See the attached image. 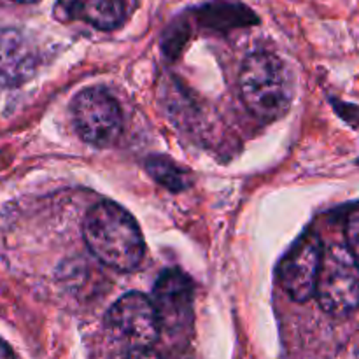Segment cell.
I'll use <instances>...</instances> for the list:
<instances>
[{"label": "cell", "mask_w": 359, "mask_h": 359, "mask_svg": "<svg viewBox=\"0 0 359 359\" xmlns=\"http://www.w3.org/2000/svg\"><path fill=\"white\" fill-rule=\"evenodd\" d=\"M321 238L309 231L297 241L279 266V280L283 290L294 302H305L316 294L319 266L323 258Z\"/></svg>", "instance_id": "8992f818"}, {"label": "cell", "mask_w": 359, "mask_h": 359, "mask_svg": "<svg viewBox=\"0 0 359 359\" xmlns=\"http://www.w3.org/2000/svg\"><path fill=\"white\" fill-rule=\"evenodd\" d=\"M316 297L323 311L335 318L359 307V262L349 245L333 244L323 251Z\"/></svg>", "instance_id": "3957f363"}, {"label": "cell", "mask_w": 359, "mask_h": 359, "mask_svg": "<svg viewBox=\"0 0 359 359\" xmlns=\"http://www.w3.org/2000/svg\"><path fill=\"white\" fill-rule=\"evenodd\" d=\"M346 238H347V245H349V249L359 259V209L353 210L349 219H347Z\"/></svg>", "instance_id": "8fae6325"}, {"label": "cell", "mask_w": 359, "mask_h": 359, "mask_svg": "<svg viewBox=\"0 0 359 359\" xmlns=\"http://www.w3.org/2000/svg\"><path fill=\"white\" fill-rule=\"evenodd\" d=\"M146 168L161 186H165V188L174 193L182 191L189 184V175L186 174L184 168L179 167L174 160L167 156L149 158Z\"/></svg>", "instance_id": "30bf717a"}, {"label": "cell", "mask_w": 359, "mask_h": 359, "mask_svg": "<svg viewBox=\"0 0 359 359\" xmlns=\"http://www.w3.org/2000/svg\"><path fill=\"white\" fill-rule=\"evenodd\" d=\"M84 241L88 249L104 265L116 272H133L142 263V233L135 219L114 202L91 207L84 217Z\"/></svg>", "instance_id": "6da1fadb"}, {"label": "cell", "mask_w": 359, "mask_h": 359, "mask_svg": "<svg viewBox=\"0 0 359 359\" xmlns=\"http://www.w3.org/2000/svg\"><path fill=\"white\" fill-rule=\"evenodd\" d=\"M72 118L81 139L91 146H109L121 132L119 104L102 88H86L74 97Z\"/></svg>", "instance_id": "5b68a950"}, {"label": "cell", "mask_w": 359, "mask_h": 359, "mask_svg": "<svg viewBox=\"0 0 359 359\" xmlns=\"http://www.w3.org/2000/svg\"><path fill=\"white\" fill-rule=\"evenodd\" d=\"M238 88L245 107L262 121L283 118L293 102V76L273 53L249 55L238 74Z\"/></svg>", "instance_id": "7a4b0ae2"}, {"label": "cell", "mask_w": 359, "mask_h": 359, "mask_svg": "<svg viewBox=\"0 0 359 359\" xmlns=\"http://www.w3.org/2000/svg\"><path fill=\"white\" fill-rule=\"evenodd\" d=\"M11 2H18V4H34V2H39V0H11Z\"/></svg>", "instance_id": "4fadbf2b"}, {"label": "cell", "mask_w": 359, "mask_h": 359, "mask_svg": "<svg viewBox=\"0 0 359 359\" xmlns=\"http://www.w3.org/2000/svg\"><path fill=\"white\" fill-rule=\"evenodd\" d=\"M153 304L161 323V332L170 335L184 332L193 319V284L181 270H165L154 286Z\"/></svg>", "instance_id": "52a82bcc"}, {"label": "cell", "mask_w": 359, "mask_h": 359, "mask_svg": "<svg viewBox=\"0 0 359 359\" xmlns=\"http://www.w3.org/2000/svg\"><path fill=\"white\" fill-rule=\"evenodd\" d=\"M37 67L34 42L18 28H0V86H21L34 77Z\"/></svg>", "instance_id": "ba28073f"}, {"label": "cell", "mask_w": 359, "mask_h": 359, "mask_svg": "<svg viewBox=\"0 0 359 359\" xmlns=\"http://www.w3.org/2000/svg\"><path fill=\"white\" fill-rule=\"evenodd\" d=\"M125 0H58V11L72 21L97 30H114L125 20Z\"/></svg>", "instance_id": "9c48e42d"}, {"label": "cell", "mask_w": 359, "mask_h": 359, "mask_svg": "<svg viewBox=\"0 0 359 359\" xmlns=\"http://www.w3.org/2000/svg\"><path fill=\"white\" fill-rule=\"evenodd\" d=\"M109 335L130 353L151 349L161 335V323L153 302L142 293L119 298L105 318Z\"/></svg>", "instance_id": "277c9868"}, {"label": "cell", "mask_w": 359, "mask_h": 359, "mask_svg": "<svg viewBox=\"0 0 359 359\" xmlns=\"http://www.w3.org/2000/svg\"><path fill=\"white\" fill-rule=\"evenodd\" d=\"M13 356H14L13 349L7 346V342H4V340L0 339V359H2V358H13Z\"/></svg>", "instance_id": "7c38bea8"}]
</instances>
